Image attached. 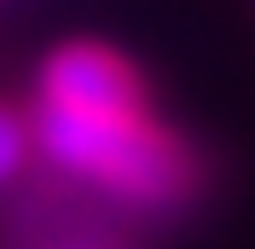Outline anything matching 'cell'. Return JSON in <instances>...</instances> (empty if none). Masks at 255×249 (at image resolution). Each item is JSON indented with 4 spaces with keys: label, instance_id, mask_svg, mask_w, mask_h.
I'll return each instance as SVG.
<instances>
[{
    "label": "cell",
    "instance_id": "cell-1",
    "mask_svg": "<svg viewBox=\"0 0 255 249\" xmlns=\"http://www.w3.org/2000/svg\"><path fill=\"white\" fill-rule=\"evenodd\" d=\"M35 156L52 174L99 191L128 215H174L203 191V156L157 105L122 110H47L29 105Z\"/></svg>",
    "mask_w": 255,
    "mask_h": 249
},
{
    "label": "cell",
    "instance_id": "cell-2",
    "mask_svg": "<svg viewBox=\"0 0 255 249\" xmlns=\"http://www.w3.org/2000/svg\"><path fill=\"white\" fill-rule=\"evenodd\" d=\"M47 110H122V105H151V81L139 64L111 41L76 35V41H52L47 58L35 64V99Z\"/></svg>",
    "mask_w": 255,
    "mask_h": 249
},
{
    "label": "cell",
    "instance_id": "cell-3",
    "mask_svg": "<svg viewBox=\"0 0 255 249\" xmlns=\"http://www.w3.org/2000/svg\"><path fill=\"white\" fill-rule=\"evenodd\" d=\"M29 156H35L29 110H17V105H6V99H0V191H12L17 180H23Z\"/></svg>",
    "mask_w": 255,
    "mask_h": 249
}]
</instances>
